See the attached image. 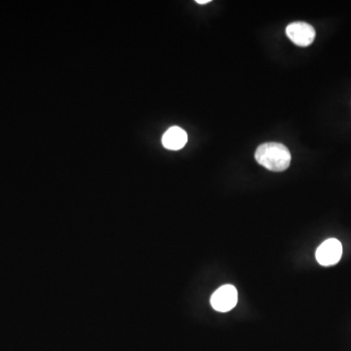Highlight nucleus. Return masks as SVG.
<instances>
[{"label": "nucleus", "mask_w": 351, "mask_h": 351, "mask_svg": "<svg viewBox=\"0 0 351 351\" xmlns=\"http://www.w3.org/2000/svg\"><path fill=\"white\" fill-rule=\"evenodd\" d=\"M343 255V245L338 239L325 240L316 251V260L323 267L337 265Z\"/></svg>", "instance_id": "obj_3"}, {"label": "nucleus", "mask_w": 351, "mask_h": 351, "mask_svg": "<svg viewBox=\"0 0 351 351\" xmlns=\"http://www.w3.org/2000/svg\"><path fill=\"white\" fill-rule=\"evenodd\" d=\"M211 0H196V3L200 4V5H203V4L210 3Z\"/></svg>", "instance_id": "obj_6"}, {"label": "nucleus", "mask_w": 351, "mask_h": 351, "mask_svg": "<svg viewBox=\"0 0 351 351\" xmlns=\"http://www.w3.org/2000/svg\"><path fill=\"white\" fill-rule=\"evenodd\" d=\"M257 162L267 170L282 172L291 164V154L287 147L278 143H267L261 145L256 151Z\"/></svg>", "instance_id": "obj_1"}, {"label": "nucleus", "mask_w": 351, "mask_h": 351, "mask_svg": "<svg viewBox=\"0 0 351 351\" xmlns=\"http://www.w3.org/2000/svg\"><path fill=\"white\" fill-rule=\"evenodd\" d=\"M188 143V134L180 127H171L162 137V144L170 151H179Z\"/></svg>", "instance_id": "obj_5"}, {"label": "nucleus", "mask_w": 351, "mask_h": 351, "mask_svg": "<svg viewBox=\"0 0 351 351\" xmlns=\"http://www.w3.org/2000/svg\"><path fill=\"white\" fill-rule=\"evenodd\" d=\"M286 34L295 45L306 47L313 43L316 32L313 25L304 22H295L288 25Z\"/></svg>", "instance_id": "obj_4"}, {"label": "nucleus", "mask_w": 351, "mask_h": 351, "mask_svg": "<svg viewBox=\"0 0 351 351\" xmlns=\"http://www.w3.org/2000/svg\"><path fill=\"white\" fill-rule=\"evenodd\" d=\"M239 301V293L234 286L223 285L212 295L211 306L219 313H228L234 308Z\"/></svg>", "instance_id": "obj_2"}]
</instances>
